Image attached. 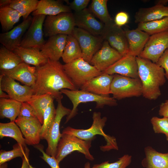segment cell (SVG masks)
<instances>
[{"mask_svg": "<svg viewBox=\"0 0 168 168\" xmlns=\"http://www.w3.org/2000/svg\"><path fill=\"white\" fill-rule=\"evenodd\" d=\"M54 98L48 94L33 95L27 102L35 111L37 118L42 124L43 115L45 110L50 104L54 102Z\"/></svg>", "mask_w": 168, "mask_h": 168, "instance_id": "cell-31", "label": "cell"}, {"mask_svg": "<svg viewBox=\"0 0 168 168\" xmlns=\"http://www.w3.org/2000/svg\"><path fill=\"white\" fill-rule=\"evenodd\" d=\"M0 89L6 92L9 98L21 102H28L34 94L31 87L22 85L12 78L1 74Z\"/></svg>", "mask_w": 168, "mask_h": 168, "instance_id": "cell-12", "label": "cell"}, {"mask_svg": "<svg viewBox=\"0 0 168 168\" xmlns=\"http://www.w3.org/2000/svg\"><path fill=\"white\" fill-rule=\"evenodd\" d=\"M82 57L80 45L76 38L72 34L68 35L62 58L65 64Z\"/></svg>", "mask_w": 168, "mask_h": 168, "instance_id": "cell-29", "label": "cell"}, {"mask_svg": "<svg viewBox=\"0 0 168 168\" xmlns=\"http://www.w3.org/2000/svg\"><path fill=\"white\" fill-rule=\"evenodd\" d=\"M138 74L142 87V96L150 100L157 99L161 95L160 87L166 82L164 69L147 59L136 57Z\"/></svg>", "mask_w": 168, "mask_h": 168, "instance_id": "cell-2", "label": "cell"}, {"mask_svg": "<svg viewBox=\"0 0 168 168\" xmlns=\"http://www.w3.org/2000/svg\"><path fill=\"white\" fill-rule=\"evenodd\" d=\"M60 91L68 98L73 105L72 109L70 113L67 116L65 123L77 114V107L81 103L95 102L97 108H102L106 105L112 106L117 105L116 100L113 97L101 96L81 90L63 89Z\"/></svg>", "mask_w": 168, "mask_h": 168, "instance_id": "cell-4", "label": "cell"}, {"mask_svg": "<svg viewBox=\"0 0 168 168\" xmlns=\"http://www.w3.org/2000/svg\"><path fill=\"white\" fill-rule=\"evenodd\" d=\"M61 99L56 100L58 105L56 109L54 120L45 138L48 143L46 153L49 156L55 157L58 144L62 136L59 129L60 122L62 118L65 115H68L71 111V109L63 105Z\"/></svg>", "mask_w": 168, "mask_h": 168, "instance_id": "cell-10", "label": "cell"}, {"mask_svg": "<svg viewBox=\"0 0 168 168\" xmlns=\"http://www.w3.org/2000/svg\"><path fill=\"white\" fill-rule=\"evenodd\" d=\"M158 114L161 116L168 118V99L160 105Z\"/></svg>", "mask_w": 168, "mask_h": 168, "instance_id": "cell-46", "label": "cell"}, {"mask_svg": "<svg viewBox=\"0 0 168 168\" xmlns=\"http://www.w3.org/2000/svg\"><path fill=\"white\" fill-rule=\"evenodd\" d=\"M22 103L10 98H0V117L15 122L19 114Z\"/></svg>", "mask_w": 168, "mask_h": 168, "instance_id": "cell-28", "label": "cell"}, {"mask_svg": "<svg viewBox=\"0 0 168 168\" xmlns=\"http://www.w3.org/2000/svg\"><path fill=\"white\" fill-rule=\"evenodd\" d=\"M101 36L104 41H107L122 56L128 54V46L125 31L121 27L117 26L114 20L105 24Z\"/></svg>", "mask_w": 168, "mask_h": 168, "instance_id": "cell-11", "label": "cell"}, {"mask_svg": "<svg viewBox=\"0 0 168 168\" xmlns=\"http://www.w3.org/2000/svg\"><path fill=\"white\" fill-rule=\"evenodd\" d=\"M36 67L31 66L22 62L12 69L0 71V72L24 85L32 87L36 80Z\"/></svg>", "mask_w": 168, "mask_h": 168, "instance_id": "cell-20", "label": "cell"}, {"mask_svg": "<svg viewBox=\"0 0 168 168\" xmlns=\"http://www.w3.org/2000/svg\"><path fill=\"white\" fill-rule=\"evenodd\" d=\"M12 0H0V7L9 5L12 2Z\"/></svg>", "mask_w": 168, "mask_h": 168, "instance_id": "cell-48", "label": "cell"}, {"mask_svg": "<svg viewBox=\"0 0 168 168\" xmlns=\"http://www.w3.org/2000/svg\"><path fill=\"white\" fill-rule=\"evenodd\" d=\"M107 0H92L89 9L93 14L104 24L113 20L110 15L107 9Z\"/></svg>", "mask_w": 168, "mask_h": 168, "instance_id": "cell-36", "label": "cell"}, {"mask_svg": "<svg viewBox=\"0 0 168 168\" xmlns=\"http://www.w3.org/2000/svg\"><path fill=\"white\" fill-rule=\"evenodd\" d=\"M36 80L32 87L34 95L48 94L57 100L63 98L62 89H78L59 61L48 58L46 63L36 67Z\"/></svg>", "mask_w": 168, "mask_h": 168, "instance_id": "cell-1", "label": "cell"}, {"mask_svg": "<svg viewBox=\"0 0 168 168\" xmlns=\"http://www.w3.org/2000/svg\"><path fill=\"white\" fill-rule=\"evenodd\" d=\"M122 57L107 41L104 40L101 48L92 57L90 64L102 72Z\"/></svg>", "mask_w": 168, "mask_h": 168, "instance_id": "cell-15", "label": "cell"}, {"mask_svg": "<svg viewBox=\"0 0 168 168\" xmlns=\"http://www.w3.org/2000/svg\"><path fill=\"white\" fill-rule=\"evenodd\" d=\"M90 0H74L69 4V7L71 10L75 12H80L85 8L90 2Z\"/></svg>", "mask_w": 168, "mask_h": 168, "instance_id": "cell-43", "label": "cell"}, {"mask_svg": "<svg viewBox=\"0 0 168 168\" xmlns=\"http://www.w3.org/2000/svg\"><path fill=\"white\" fill-rule=\"evenodd\" d=\"M28 148L17 143L9 151L1 150L0 151V165L7 162L15 158H22L25 154Z\"/></svg>", "mask_w": 168, "mask_h": 168, "instance_id": "cell-38", "label": "cell"}, {"mask_svg": "<svg viewBox=\"0 0 168 168\" xmlns=\"http://www.w3.org/2000/svg\"><path fill=\"white\" fill-rule=\"evenodd\" d=\"M75 27L74 14L71 12L47 16L43 24L44 33L49 37L58 34L68 35L72 34Z\"/></svg>", "mask_w": 168, "mask_h": 168, "instance_id": "cell-8", "label": "cell"}, {"mask_svg": "<svg viewBox=\"0 0 168 168\" xmlns=\"http://www.w3.org/2000/svg\"><path fill=\"white\" fill-rule=\"evenodd\" d=\"M21 17L18 12L9 5L0 7V22L2 29L5 32L12 29Z\"/></svg>", "mask_w": 168, "mask_h": 168, "instance_id": "cell-30", "label": "cell"}, {"mask_svg": "<svg viewBox=\"0 0 168 168\" xmlns=\"http://www.w3.org/2000/svg\"><path fill=\"white\" fill-rule=\"evenodd\" d=\"M151 35L168 31V17L149 22L139 23L137 28Z\"/></svg>", "mask_w": 168, "mask_h": 168, "instance_id": "cell-34", "label": "cell"}, {"mask_svg": "<svg viewBox=\"0 0 168 168\" xmlns=\"http://www.w3.org/2000/svg\"><path fill=\"white\" fill-rule=\"evenodd\" d=\"M91 141L83 140L75 136L62 133L55 157L59 163L68 155L77 151L83 154L86 159L93 161L94 158L89 151Z\"/></svg>", "mask_w": 168, "mask_h": 168, "instance_id": "cell-5", "label": "cell"}, {"mask_svg": "<svg viewBox=\"0 0 168 168\" xmlns=\"http://www.w3.org/2000/svg\"><path fill=\"white\" fill-rule=\"evenodd\" d=\"M102 72L111 75L118 74L132 78H139L136 57L127 54Z\"/></svg>", "mask_w": 168, "mask_h": 168, "instance_id": "cell-17", "label": "cell"}, {"mask_svg": "<svg viewBox=\"0 0 168 168\" xmlns=\"http://www.w3.org/2000/svg\"><path fill=\"white\" fill-rule=\"evenodd\" d=\"M76 26L91 34L101 36L105 24L98 21L89 9L86 8L83 10L74 14Z\"/></svg>", "mask_w": 168, "mask_h": 168, "instance_id": "cell-18", "label": "cell"}, {"mask_svg": "<svg viewBox=\"0 0 168 168\" xmlns=\"http://www.w3.org/2000/svg\"><path fill=\"white\" fill-rule=\"evenodd\" d=\"M168 17V6L160 4L148 8H141L134 15V21L138 24L161 19Z\"/></svg>", "mask_w": 168, "mask_h": 168, "instance_id": "cell-24", "label": "cell"}, {"mask_svg": "<svg viewBox=\"0 0 168 168\" xmlns=\"http://www.w3.org/2000/svg\"><path fill=\"white\" fill-rule=\"evenodd\" d=\"M71 12L69 6L64 4L61 1L54 0H40L36 9L32 13L34 16L40 15L54 16L59 14Z\"/></svg>", "mask_w": 168, "mask_h": 168, "instance_id": "cell-26", "label": "cell"}, {"mask_svg": "<svg viewBox=\"0 0 168 168\" xmlns=\"http://www.w3.org/2000/svg\"><path fill=\"white\" fill-rule=\"evenodd\" d=\"M129 18L127 12L121 11L116 14L114 21L117 26L121 27L128 23Z\"/></svg>", "mask_w": 168, "mask_h": 168, "instance_id": "cell-45", "label": "cell"}, {"mask_svg": "<svg viewBox=\"0 0 168 168\" xmlns=\"http://www.w3.org/2000/svg\"><path fill=\"white\" fill-rule=\"evenodd\" d=\"M56 109L54 102L51 103L45 110L43 115V121L40 135L41 139H45L54 120Z\"/></svg>", "mask_w": 168, "mask_h": 168, "instance_id": "cell-37", "label": "cell"}, {"mask_svg": "<svg viewBox=\"0 0 168 168\" xmlns=\"http://www.w3.org/2000/svg\"><path fill=\"white\" fill-rule=\"evenodd\" d=\"M46 16H33L31 23L26 31L20 46L24 48H35L40 49L45 43L44 38L43 24Z\"/></svg>", "mask_w": 168, "mask_h": 168, "instance_id": "cell-13", "label": "cell"}, {"mask_svg": "<svg viewBox=\"0 0 168 168\" xmlns=\"http://www.w3.org/2000/svg\"><path fill=\"white\" fill-rule=\"evenodd\" d=\"M35 147L39 150L42 153L43 156L40 157L45 161L51 168H60L58 163L55 157L51 156L47 154L44 150V147L41 145L37 144Z\"/></svg>", "mask_w": 168, "mask_h": 168, "instance_id": "cell-42", "label": "cell"}, {"mask_svg": "<svg viewBox=\"0 0 168 168\" xmlns=\"http://www.w3.org/2000/svg\"><path fill=\"white\" fill-rule=\"evenodd\" d=\"M145 157L141 162L145 168H168V152H158L152 147L148 146L144 149Z\"/></svg>", "mask_w": 168, "mask_h": 168, "instance_id": "cell-27", "label": "cell"}, {"mask_svg": "<svg viewBox=\"0 0 168 168\" xmlns=\"http://www.w3.org/2000/svg\"><path fill=\"white\" fill-rule=\"evenodd\" d=\"M110 92L116 100L139 97L142 95V83L139 78L114 74L110 86Z\"/></svg>", "mask_w": 168, "mask_h": 168, "instance_id": "cell-7", "label": "cell"}, {"mask_svg": "<svg viewBox=\"0 0 168 168\" xmlns=\"http://www.w3.org/2000/svg\"><path fill=\"white\" fill-rule=\"evenodd\" d=\"M33 17L29 16L25 20L12 29L0 34V42L9 50L13 51L20 46L24 35L30 26Z\"/></svg>", "mask_w": 168, "mask_h": 168, "instance_id": "cell-16", "label": "cell"}, {"mask_svg": "<svg viewBox=\"0 0 168 168\" xmlns=\"http://www.w3.org/2000/svg\"><path fill=\"white\" fill-rule=\"evenodd\" d=\"M22 61L19 56L3 46L0 48V71L12 69Z\"/></svg>", "mask_w": 168, "mask_h": 168, "instance_id": "cell-32", "label": "cell"}, {"mask_svg": "<svg viewBox=\"0 0 168 168\" xmlns=\"http://www.w3.org/2000/svg\"><path fill=\"white\" fill-rule=\"evenodd\" d=\"M13 52L19 56L23 62L36 67L44 65L48 60V58L42 54L40 49L37 48L19 46Z\"/></svg>", "mask_w": 168, "mask_h": 168, "instance_id": "cell-25", "label": "cell"}, {"mask_svg": "<svg viewBox=\"0 0 168 168\" xmlns=\"http://www.w3.org/2000/svg\"><path fill=\"white\" fill-rule=\"evenodd\" d=\"M63 67L66 73L77 89L102 73L82 58L65 64Z\"/></svg>", "mask_w": 168, "mask_h": 168, "instance_id": "cell-6", "label": "cell"}, {"mask_svg": "<svg viewBox=\"0 0 168 168\" xmlns=\"http://www.w3.org/2000/svg\"><path fill=\"white\" fill-rule=\"evenodd\" d=\"M15 122L24 135L26 144L35 145L39 144L41 139L40 133L42 124L38 118L17 117Z\"/></svg>", "mask_w": 168, "mask_h": 168, "instance_id": "cell-19", "label": "cell"}, {"mask_svg": "<svg viewBox=\"0 0 168 168\" xmlns=\"http://www.w3.org/2000/svg\"><path fill=\"white\" fill-rule=\"evenodd\" d=\"M9 137L14 139L21 145L26 146V141L21 131L15 122L8 123H0V137Z\"/></svg>", "mask_w": 168, "mask_h": 168, "instance_id": "cell-33", "label": "cell"}, {"mask_svg": "<svg viewBox=\"0 0 168 168\" xmlns=\"http://www.w3.org/2000/svg\"><path fill=\"white\" fill-rule=\"evenodd\" d=\"M38 0H12L9 6L14 9L25 20L37 8Z\"/></svg>", "mask_w": 168, "mask_h": 168, "instance_id": "cell-35", "label": "cell"}, {"mask_svg": "<svg viewBox=\"0 0 168 168\" xmlns=\"http://www.w3.org/2000/svg\"><path fill=\"white\" fill-rule=\"evenodd\" d=\"M150 122L154 133L164 134L168 141V118L154 116L151 119Z\"/></svg>", "mask_w": 168, "mask_h": 168, "instance_id": "cell-40", "label": "cell"}, {"mask_svg": "<svg viewBox=\"0 0 168 168\" xmlns=\"http://www.w3.org/2000/svg\"><path fill=\"white\" fill-rule=\"evenodd\" d=\"M18 117L23 119L37 118L34 110L27 102L22 103Z\"/></svg>", "mask_w": 168, "mask_h": 168, "instance_id": "cell-41", "label": "cell"}, {"mask_svg": "<svg viewBox=\"0 0 168 168\" xmlns=\"http://www.w3.org/2000/svg\"><path fill=\"white\" fill-rule=\"evenodd\" d=\"M92 119V125L88 129H77L68 126L63 130L62 133L75 136L86 141H92L97 135H102L106 141V144L101 147L102 150L105 151L111 149L118 150V147L115 138L106 134L103 130L107 120L106 117L101 118L100 112H95L93 114Z\"/></svg>", "mask_w": 168, "mask_h": 168, "instance_id": "cell-3", "label": "cell"}, {"mask_svg": "<svg viewBox=\"0 0 168 168\" xmlns=\"http://www.w3.org/2000/svg\"><path fill=\"white\" fill-rule=\"evenodd\" d=\"M67 36L58 34L49 37L40 49L42 54L52 60L59 61L62 58Z\"/></svg>", "mask_w": 168, "mask_h": 168, "instance_id": "cell-21", "label": "cell"}, {"mask_svg": "<svg viewBox=\"0 0 168 168\" xmlns=\"http://www.w3.org/2000/svg\"><path fill=\"white\" fill-rule=\"evenodd\" d=\"M128 46V54L139 56L143 49L150 35L138 28L124 30Z\"/></svg>", "mask_w": 168, "mask_h": 168, "instance_id": "cell-23", "label": "cell"}, {"mask_svg": "<svg viewBox=\"0 0 168 168\" xmlns=\"http://www.w3.org/2000/svg\"><path fill=\"white\" fill-rule=\"evenodd\" d=\"M30 168H35L33 167L31 165H30Z\"/></svg>", "mask_w": 168, "mask_h": 168, "instance_id": "cell-51", "label": "cell"}, {"mask_svg": "<svg viewBox=\"0 0 168 168\" xmlns=\"http://www.w3.org/2000/svg\"><path fill=\"white\" fill-rule=\"evenodd\" d=\"M113 78L111 75L102 72L91 79L80 88L81 90L105 96L111 94L110 86Z\"/></svg>", "mask_w": 168, "mask_h": 168, "instance_id": "cell-22", "label": "cell"}, {"mask_svg": "<svg viewBox=\"0 0 168 168\" xmlns=\"http://www.w3.org/2000/svg\"><path fill=\"white\" fill-rule=\"evenodd\" d=\"M168 49V31H166L151 35L139 56L156 63Z\"/></svg>", "mask_w": 168, "mask_h": 168, "instance_id": "cell-14", "label": "cell"}, {"mask_svg": "<svg viewBox=\"0 0 168 168\" xmlns=\"http://www.w3.org/2000/svg\"><path fill=\"white\" fill-rule=\"evenodd\" d=\"M84 168H90V164L89 162H88L85 163Z\"/></svg>", "mask_w": 168, "mask_h": 168, "instance_id": "cell-50", "label": "cell"}, {"mask_svg": "<svg viewBox=\"0 0 168 168\" xmlns=\"http://www.w3.org/2000/svg\"><path fill=\"white\" fill-rule=\"evenodd\" d=\"M29 150L28 148L25 154L21 158L22 160V164L21 168H30L29 163Z\"/></svg>", "mask_w": 168, "mask_h": 168, "instance_id": "cell-47", "label": "cell"}, {"mask_svg": "<svg viewBox=\"0 0 168 168\" xmlns=\"http://www.w3.org/2000/svg\"><path fill=\"white\" fill-rule=\"evenodd\" d=\"M72 34L77 40L82 53V58L90 63L94 54L101 48L104 40L101 36L94 35L75 27Z\"/></svg>", "mask_w": 168, "mask_h": 168, "instance_id": "cell-9", "label": "cell"}, {"mask_svg": "<svg viewBox=\"0 0 168 168\" xmlns=\"http://www.w3.org/2000/svg\"><path fill=\"white\" fill-rule=\"evenodd\" d=\"M156 63L165 70L166 77L168 79V49L165 51Z\"/></svg>", "mask_w": 168, "mask_h": 168, "instance_id": "cell-44", "label": "cell"}, {"mask_svg": "<svg viewBox=\"0 0 168 168\" xmlns=\"http://www.w3.org/2000/svg\"><path fill=\"white\" fill-rule=\"evenodd\" d=\"M132 156L125 154L115 162L110 163L105 161L100 164L94 165L92 168H126L130 164Z\"/></svg>", "mask_w": 168, "mask_h": 168, "instance_id": "cell-39", "label": "cell"}, {"mask_svg": "<svg viewBox=\"0 0 168 168\" xmlns=\"http://www.w3.org/2000/svg\"><path fill=\"white\" fill-rule=\"evenodd\" d=\"M8 164L7 162L0 165V168H7Z\"/></svg>", "mask_w": 168, "mask_h": 168, "instance_id": "cell-49", "label": "cell"}]
</instances>
